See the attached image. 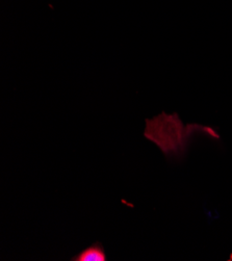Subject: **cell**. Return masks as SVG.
<instances>
[{"label":"cell","mask_w":232,"mask_h":261,"mask_svg":"<svg viewBox=\"0 0 232 261\" xmlns=\"http://www.w3.org/2000/svg\"><path fill=\"white\" fill-rule=\"evenodd\" d=\"M71 261H108V254L100 242L85 248L79 254L73 256Z\"/></svg>","instance_id":"cell-2"},{"label":"cell","mask_w":232,"mask_h":261,"mask_svg":"<svg viewBox=\"0 0 232 261\" xmlns=\"http://www.w3.org/2000/svg\"><path fill=\"white\" fill-rule=\"evenodd\" d=\"M145 122V139L156 144L167 159L183 160L194 136L203 135L214 141L221 139L215 127L200 124L185 126L177 113L168 115L163 112L153 119H146Z\"/></svg>","instance_id":"cell-1"}]
</instances>
